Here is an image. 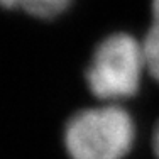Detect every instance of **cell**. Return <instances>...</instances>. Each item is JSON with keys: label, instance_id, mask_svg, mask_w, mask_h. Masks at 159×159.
Masks as SVG:
<instances>
[{"label": "cell", "instance_id": "8992f818", "mask_svg": "<svg viewBox=\"0 0 159 159\" xmlns=\"http://www.w3.org/2000/svg\"><path fill=\"white\" fill-rule=\"evenodd\" d=\"M25 0H0V5L3 9H22Z\"/></svg>", "mask_w": 159, "mask_h": 159}, {"label": "cell", "instance_id": "3957f363", "mask_svg": "<svg viewBox=\"0 0 159 159\" xmlns=\"http://www.w3.org/2000/svg\"><path fill=\"white\" fill-rule=\"evenodd\" d=\"M152 22L147 29L146 37L142 41L146 68L156 81L159 83V0H152Z\"/></svg>", "mask_w": 159, "mask_h": 159}, {"label": "cell", "instance_id": "5b68a950", "mask_svg": "<svg viewBox=\"0 0 159 159\" xmlns=\"http://www.w3.org/2000/svg\"><path fill=\"white\" fill-rule=\"evenodd\" d=\"M151 147H152L154 157L159 159V122L156 124V127L152 130V135H151Z\"/></svg>", "mask_w": 159, "mask_h": 159}, {"label": "cell", "instance_id": "277c9868", "mask_svg": "<svg viewBox=\"0 0 159 159\" xmlns=\"http://www.w3.org/2000/svg\"><path fill=\"white\" fill-rule=\"evenodd\" d=\"M73 0H25L22 9L37 19H54L66 12Z\"/></svg>", "mask_w": 159, "mask_h": 159}, {"label": "cell", "instance_id": "6da1fadb", "mask_svg": "<svg viewBox=\"0 0 159 159\" xmlns=\"http://www.w3.org/2000/svg\"><path fill=\"white\" fill-rule=\"evenodd\" d=\"M132 115L117 103L83 108L68 119L63 144L70 159H124L135 142Z\"/></svg>", "mask_w": 159, "mask_h": 159}, {"label": "cell", "instance_id": "7a4b0ae2", "mask_svg": "<svg viewBox=\"0 0 159 159\" xmlns=\"http://www.w3.org/2000/svg\"><path fill=\"white\" fill-rule=\"evenodd\" d=\"M146 68L142 43L125 32L107 36L95 48L85 71L90 93L105 103L137 95Z\"/></svg>", "mask_w": 159, "mask_h": 159}]
</instances>
